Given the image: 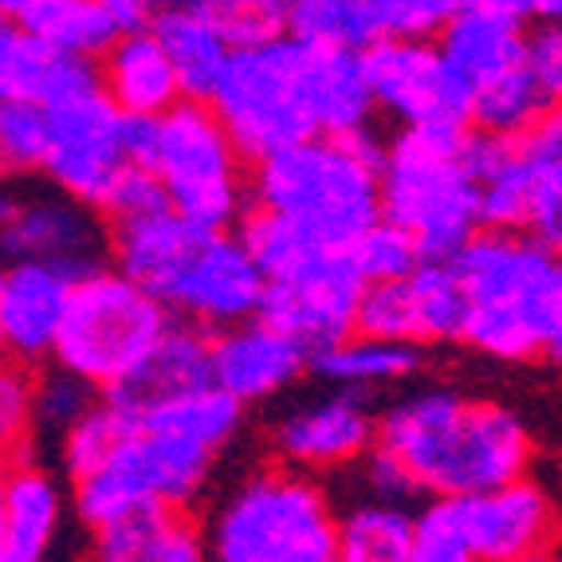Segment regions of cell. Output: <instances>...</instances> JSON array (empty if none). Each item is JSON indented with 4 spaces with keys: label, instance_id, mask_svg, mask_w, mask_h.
Returning a JSON list of instances; mask_svg holds the SVG:
<instances>
[{
    "label": "cell",
    "instance_id": "1",
    "mask_svg": "<svg viewBox=\"0 0 562 562\" xmlns=\"http://www.w3.org/2000/svg\"><path fill=\"white\" fill-rule=\"evenodd\" d=\"M378 445L405 460L422 496L484 492L531 472L535 441L516 409L445 385L409 390L378 413Z\"/></svg>",
    "mask_w": 562,
    "mask_h": 562
},
{
    "label": "cell",
    "instance_id": "2",
    "mask_svg": "<svg viewBox=\"0 0 562 562\" xmlns=\"http://www.w3.org/2000/svg\"><path fill=\"white\" fill-rule=\"evenodd\" d=\"M469 315L460 342L496 362H527L543 355V338L562 311V260L524 228H476L449 256Z\"/></svg>",
    "mask_w": 562,
    "mask_h": 562
},
{
    "label": "cell",
    "instance_id": "3",
    "mask_svg": "<svg viewBox=\"0 0 562 562\" xmlns=\"http://www.w3.org/2000/svg\"><path fill=\"white\" fill-rule=\"evenodd\" d=\"M382 154L385 142L374 126L355 134H307L252 161V205L291 216L327 248H350L382 216Z\"/></svg>",
    "mask_w": 562,
    "mask_h": 562
},
{
    "label": "cell",
    "instance_id": "4",
    "mask_svg": "<svg viewBox=\"0 0 562 562\" xmlns=\"http://www.w3.org/2000/svg\"><path fill=\"white\" fill-rule=\"evenodd\" d=\"M469 122L402 126L385 142L378 205L417 240L422 260H449L476 228L480 181L469 166Z\"/></svg>",
    "mask_w": 562,
    "mask_h": 562
},
{
    "label": "cell",
    "instance_id": "5",
    "mask_svg": "<svg viewBox=\"0 0 562 562\" xmlns=\"http://www.w3.org/2000/svg\"><path fill=\"white\" fill-rule=\"evenodd\" d=\"M126 154L154 169L169 209L209 233L236 228L244 209L252 205V161L205 99H181L158 119L126 114Z\"/></svg>",
    "mask_w": 562,
    "mask_h": 562
},
{
    "label": "cell",
    "instance_id": "6",
    "mask_svg": "<svg viewBox=\"0 0 562 562\" xmlns=\"http://www.w3.org/2000/svg\"><path fill=\"white\" fill-rule=\"evenodd\" d=\"M335 527L338 507L319 476L272 460L216 499L205 547L216 562H335Z\"/></svg>",
    "mask_w": 562,
    "mask_h": 562
},
{
    "label": "cell",
    "instance_id": "7",
    "mask_svg": "<svg viewBox=\"0 0 562 562\" xmlns=\"http://www.w3.org/2000/svg\"><path fill=\"white\" fill-rule=\"evenodd\" d=\"M562 512L531 472L413 512V562H539L559 554Z\"/></svg>",
    "mask_w": 562,
    "mask_h": 562
},
{
    "label": "cell",
    "instance_id": "8",
    "mask_svg": "<svg viewBox=\"0 0 562 562\" xmlns=\"http://www.w3.org/2000/svg\"><path fill=\"white\" fill-rule=\"evenodd\" d=\"M169 323L173 311L166 303L126 280L119 268L99 263L71 288L52 362L91 382L94 390H111L150 355Z\"/></svg>",
    "mask_w": 562,
    "mask_h": 562
},
{
    "label": "cell",
    "instance_id": "9",
    "mask_svg": "<svg viewBox=\"0 0 562 562\" xmlns=\"http://www.w3.org/2000/svg\"><path fill=\"white\" fill-rule=\"evenodd\" d=\"M216 460L213 449L178 432L134 425L87 476L71 480V512L83 531H94L142 504L193 507L205 496Z\"/></svg>",
    "mask_w": 562,
    "mask_h": 562
},
{
    "label": "cell",
    "instance_id": "10",
    "mask_svg": "<svg viewBox=\"0 0 562 562\" xmlns=\"http://www.w3.org/2000/svg\"><path fill=\"white\" fill-rule=\"evenodd\" d=\"M205 103L248 161L315 134L300 83V44L288 36L233 52Z\"/></svg>",
    "mask_w": 562,
    "mask_h": 562
},
{
    "label": "cell",
    "instance_id": "11",
    "mask_svg": "<svg viewBox=\"0 0 562 562\" xmlns=\"http://www.w3.org/2000/svg\"><path fill=\"white\" fill-rule=\"evenodd\" d=\"M47 154L44 173L59 193L103 213V201L119 173L131 166L126 154V114L94 87L76 99L47 106Z\"/></svg>",
    "mask_w": 562,
    "mask_h": 562
},
{
    "label": "cell",
    "instance_id": "12",
    "mask_svg": "<svg viewBox=\"0 0 562 562\" xmlns=\"http://www.w3.org/2000/svg\"><path fill=\"white\" fill-rule=\"evenodd\" d=\"M362 67L378 114L397 126L469 122L472 91L441 56L437 40L378 36L362 52Z\"/></svg>",
    "mask_w": 562,
    "mask_h": 562
},
{
    "label": "cell",
    "instance_id": "13",
    "mask_svg": "<svg viewBox=\"0 0 562 562\" xmlns=\"http://www.w3.org/2000/svg\"><path fill=\"white\" fill-rule=\"evenodd\" d=\"M378 441V409L355 390L315 394L291 405L272 422L268 449L272 460L311 476H335L350 472Z\"/></svg>",
    "mask_w": 562,
    "mask_h": 562
},
{
    "label": "cell",
    "instance_id": "14",
    "mask_svg": "<svg viewBox=\"0 0 562 562\" xmlns=\"http://www.w3.org/2000/svg\"><path fill=\"white\" fill-rule=\"evenodd\" d=\"M362 291L366 276L358 272L350 248H327L291 276L268 280L260 315L315 355L355 330Z\"/></svg>",
    "mask_w": 562,
    "mask_h": 562
},
{
    "label": "cell",
    "instance_id": "15",
    "mask_svg": "<svg viewBox=\"0 0 562 562\" xmlns=\"http://www.w3.org/2000/svg\"><path fill=\"white\" fill-rule=\"evenodd\" d=\"M263 295H268L263 268L244 248L236 228H225V233L205 236L198 260L189 263L169 311L213 335V330H225L233 323L256 319L263 307Z\"/></svg>",
    "mask_w": 562,
    "mask_h": 562
},
{
    "label": "cell",
    "instance_id": "16",
    "mask_svg": "<svg viewBox=\"0 0 562 562\" xmlns=\"http://www.w3.org/2000/svg\"><path fill=\"white\" fill-rule=\"evenodd\" d=\"M209 358H213V382L233 394L244 409L283 397L311 370L307 347L263 315L213 330Z\"/></svg>",
    "mask_w": 562,
    "mask_h": 562
},
{
    "label": "cell",
    "instance_id": "17",
    "mask_svg": "<svg viewBox=\"0 0 562 562\" xmlns=\"http://www.w3.org/2000/svg\"><path fill=\"white\" fill-rule=\"evenodd\" d=\"M79 272L56 260H12L0 272V342L24 366H47Z\"/></svg>",
    "mask_w": 562,
    "mask_h": 562
},
{
    "label": "cell",
    "instance_id": "18",
    "mask_svg": "<svg viewBox=\"0 0 562 562\" xmlns=\"http://www.w3.org/2000/svg\"><path fill=\"white\" fill-rule=\"evenodd\" d=\"M209 228L193 225L178 209H154V213L106 221V256L126 280L169 307L186 280L189 263L198 260Z\"/></svg>",
    "mask_w": 562,
    "mask_h": 562
},
{
    "label": "cell",
    "instance_id": "19",
    "mask_svg": "<svg viewBox=\"0 0 562 562\" xmlns=\"http://www.w3.org/2000/svg\"><path fill=\"white\" fill-rule=\"evenodd\" d=\"M0 252L9 260H56L83 276L106 256V216L67 193L20 201L16 216L0 228Z\"/></svg>",
    "mask_w": 562,
    "mask_h": 562
},
{
    "label": "cell",
    "instance_id": "20",
    "mask_svg": "<svg viewBox=\"0 0 562 562\" xmlns=\"http://www.w3.org/2000/svg\"><path fill=\"white\" fill-rule=\"evenodd\" d=\"M213 382V358H209V330L193 327V323H169L166 335L150 347V355L134 366L131 374L103 390L111 405H119L131 425L158 405L173 402V397L198 390V385Z\"/></svg>",
    "mask_w": 562,
    "mask_h": 562
},
{
    "label": "cell",
    "instance_id": "21",
    "mask_svg": "<svg viewBox=\"0 0 562 562\" xmlns=\"http://www.w3.org/2000/svg\"><path fill=\"white\" fill-rule=\"evenodd\" d=\"M91 554L103 562H201L209 559L205 519L193 516V507L142 504L134 512L106 519L94 531Z\"/></svg>",
    "mask_w": 562,
    "mask_h": 562
},
{
    "label": "cell",
    "instance_id": "22",
    "mask_svg": "<svg viewBox=\"0 0 562 562\" xmlns=\"http://www.w3.org/2000/svg\"><path fill=\"white\" fill-rule=\"evenodd\" d=\"M94 67H99L103 94L131 119H158L186 99L178 71L169 64L166 47L150 32V24L134 32H119L103 56L94 59Z\"/></svg>",
    "mask_w": 562,
    "mask_h": 562
},
{
    "label": "cell",
    "instance_id": "23",
    "mask_svg": "<svg viewBox=\"0 0 562 562\" xmlns=\"http://www.w3.org/2000/svg\"><path fill=\"white\" fill-rule=\"evenodd\" d=\"M67 519L64 484L32 460H12L0 484V531H4V562H40L59 543Z\"/></svg>",
    "mask_w": 562,
    "mask_h": 562
},
{
    "label": "cell",
    "instance_id": "24",
    "mask_svg": "<svg viewBox=\"0 0 562 562\" xmlns=\"http://www.w3.org/2000/svg\"><path fill=\"white\" fill-rule=\"evenodd\" d=\"M432 40L452 64V71L469 83V91L527 59L524 16L487 9V4H460Z\"/></svg>",
    "mask_w": 562,
    "mask_h": 562
},
{
    "label": "cell",
    "instance_id": "25",
    "mask_svg": "<svg viewBox=\"0 0 562 562\" xmlns=\"http://www.w3.org/2000/svg\"><path fill=\"white\" fill-rule=\"evenodd\" d=\"M300 83L315 134H355L374 126L378 106L366 83L362 52L300 44Z\"/></svg>",
    "mask_w": 562,
    "mask_h": 562
},
{
    "label": "cell",
    "instance_id": "26",
    "mask_svg": "<svg viewBox=\"0 0 562 562\" xmlns=\"http://www.w3.org/2000/svg\"><path fill=\"white\" fill-rule=\"evenodd\" d=\"M422 366H425V347L362 335V330H350L338 342L311 355V374L319 378L323 385L355 390V394H374V390L402 385Z\"/></svg>",
    "mask_w": 562,
    "mask_h": 562
},
{
    "label": "cell",
    "instance_id": "27",
    "mask_svg": "<svg viewBox=\"0 0 562 562\" xmlns=\"http://www.w3.org/2000/svg\"><path fill=\"white\" fill-rule=\"evenodd\" d=\"M150 32L166 47L186 99H209L228 56H233V47L209 24L205 12L193 0H166L150 16Z\"/></svg>",
    "mask_w": 562,
    "mask_h": 562
},
{
    "label": "cell",
    "instance_id": "28",
    "mask_svg": "<svg viewBox=\"0 0 562 562\" xmlns=\"http://www.w3.org/2000/svg\"><path fill=\"white\" fill-rule=\"evenodd\" d=\"M335 562H413V507L370 496L338 507Z\"/></svg>",
    "mask_w": 562,
    "mask_h": 562
},
{
    "label": "cell",
    "instance_id": "29",
    "mask_svg": "<svg viewBox=\"0 0 562 562\" xmlns=\"http://www.w3.org/2000/svg\"><path fill=\"white\" fill-rule=\"evenodd\" d=\"M142 429H161L178 432L186 441H198L205 449H213L216 457L240 437L244 429V405L233 394H225L216 382H205L189 394L173 397V402L158 405L142 417Z\"/></svg>",
    "mask_w": 562,
    "mask_h": 562
},
{
    "label": "cell",
    "instance_id": "30",
    "mask_svg": "<svg viewBox=\"0 0 562 562\" xmlns=\"http://www.w3.org/2000/svg\"><path fill=\"white\" fill-rule=\"evenodd\" d=\"M16 20L47 47L83 59H99L119 36L106 0H32Z\"/></svg>",
    "mask_w": 562,
    "mask_h": 562
},
{
    "label": "cell",
    "instance_id": "31",
    "mask_svg": "<svg viewBox=\"0 0 562 562\" xmlns=\"http://www.w3.org/2000/svg\"><path fill=\"white\" fill-rule=\"evenodd\" d=\"M547 103H551V94L539 87V79L531 76V67L524 59L519 67L487 79L472 91L469 126L480 134H496V138H527L539 114L547 111Z\"/></svg>",
    "mask_w": 562,
    "mask_h": 562
},
{
    "label": "cell",
    "instance_id": "32",
    "mask_svg": "<svg viewBox=\"0 0 562 562\" xmlns=\"http://www.w3.org/2000/svg\"><path fill=\"white\" fill-rule=\"evenodd\" d=\"M288 40L330 52H366L382 32L370 0H288Z\"/></svg>",
    "mask_w": 562,
    "mask_h": 562
},
{
    "label": "cell",
    "instance_id": "33",
    "mask_svg": "<svg viewBox=\"0 0 562 562\" xmlns=\"http://www.w3.org/2000/svg\"><path fill=\"white\" fill-rule=\"evenodd\" d=\"M413 300V319H417V342H460V327L469 315V295L460 283L452 260H422L413 272H405Z\"/></svg>",
    "mask_w": 562,
    "mask_h": 562
},
{
    "label": "cell",
    "instance_id": "34",
    "mask_svg": "<svg viewBox=\"0 0 562 562\" xmlns=\"http://www.w3.org/2000/svg\"><path fill=\"white\" fill-rule=\"evenodd\" d=\"M131 429H134L131 417H126L119 405L106 402V397H99V402H94L91 409L64 432V437H56V457H59L64 476L67 480L87 476V472H91Z\"/></svg>",
    "mask_w": 562,
    "mask_h": 562
},
{
    "label": "cell",
    "instance_id": "35",
    "mask_svg": "<svg viewBox=\"0 0 562 562\" xmlns=\"http://www.w3.org/2000/svg\"><path fill=\"white\" fill-rule=\"evenodd\" d=\"M233 52L272 44L288 32V0H193Z\"/></svg>",
    "mask_w": 562,
    "mask_h": 562
},
{
    "label": "cell",
    "instance_id": "36",
    "mask_svg": "<svg viewBox=\"0 0 562 562\" xmlns=\"http://www.w3.org/2000/svg\"><path fill=\"white\" fill-rule=\"evenodd\" d=\"M47 106L24 94L0 99V166L4 173H36L47 154Z\"/></svg>",
    "mask_w": 562,
    "mask_h": 562
},
{
    "label": "cell",
    "instance_id": "37",
    "mask_svg": "<svg viewBox=\"0 0 562 562\" xmlns=\"http://www.w3.org/2000/svg\"><path fill=\"white\" fill-rule=\"evenodd\" d=\"M52 56H56V47H47L44 40L32 36L20 20L0 16V99L24 94V99L40 103Z\"/></svg>",
    "mask_w": 562,
    "mask_h": 562
},
{
    "label": "cell",
    "instance_id": "38",
    "mask_svg": "<svg viewBox=\"0 0 562 562\" xmlns=\"http://www.w3.org/2000/svg\"><path fill=\"white\" fill-rule=\"evenodd\" d=\"M47 366L52 370H36V432L56 441L103 397V390H94L91 382H83V378L64 370V366Z\"/></svg>",
    "mask_w": 562,
    "mask_h": 562
},
{
    "label": "cell",
    "instance_id": "39",
    "mask_svg": "<svg viewBox=\"0 0 562 562\" xmlns=\"http://www.w3.org/2000/svg\"><path fill=\"white\" fill-rule=\"evenodd\" d=\"M350 256H355L358 272L366 276V283L397 280V276L413 272V268L422 263L417 240H413L405 228H397L394 221H385V216H378L374 225L350 244Z\"/></svg>",
    "mask_w": 562,
    "mask_h": 562
},
{
    "label": "cell",
    "instance_id": "40",
    "mask_svg": "<svg viewBox=\"0 0 562 562\" xmlns=\"http://www.w3.org/2000/svg\"><path fill=\"white\" fill-rule=\"evenodd\" d=\"M36 432V366L0 358V445L20 452Z\"/></svg>",
    "mask_w": 562,
    "mask_h": 562
},
{
    "label": "cell",
    "instance_id": "41",
    "mask_svg": "<svg viewBox=\"0 0 562 562\" xmlns=\"http://www.w3.org/2000/svg\"><path fill=\"white\" fill-rule=\"evenodd\" d=\"M524 233L562 248V161L535 154L531 186H527Z\"/></svg>",
    "mask_w": 562,
    "mask_h": 562
},
{
    "label": "cell",
    "instance_id": "42",
    "mask_svg": "<svg viewBox=\"0 0 562 562\" xmlns=\"http://www.w3.org/2000/svg\"><path fill=\"white\" fill-rule=\"evenodd\" d=\"M460 4L469 0H370L378 32L402 40H432Z\"/></svg>",
    "mask_w": 562,
    "mask_h": 562
},
{
    "label": "cell",
    "instance_id": "43",
    "mask_svg": "<svg viewBox=\"0 0 562 562\" xmlns=\"http://www.w3.org/2000/svg\"><path fill=\"white\" fill-rule=\"evenodd\" d=\"M350 472H358V496L390 499V504H413V499L422 496V487H417L413 472L405 469V460L394 457L390 449H382L378 441Z\"/></svg>",
    "mask_w": 562,
    "mask_h": 562
},
{
    "label": "cell",
    "instance_id": "44",
    "mask_svg": "<svg viewBox=\"0 0 562 562\" xmlns=\"http://www.w3.org/2000/svg\"><path fill=\"white\" fill-rule=\"evenodd\" d=\"M166 205H169L166 189H161V181L154 178V169L131 161V166L119 173V181L111 186V193H106L103 216L106 221H122V216L154 213V209H166Z\"/></svg>",
    "mask_w": 562,
    "mask_h": 562
},
{
    "label": "cell",
    "instance_id": "45",
    "mask_svg": "<svg viewBox=\"0 0 562 562\" xmlns=\"http://www.w3.org/2000/svg\"><path fill=\"white\" fill-rule=\"evenodd\" d=\"M527 67L551 99H562V20H539L527 29Z\"/></svg>",
    "mask_w": 562,
    "mask_h": 562
},
{
    "label": "cell",
    "instance_id": "46",
    "mask_svg": "<svg viewBox=\"0 0 562 562\" xmlns=\"http://www.w3.org/2000/svg\"><path fill=\"white\" fill-rule=\"evenodd\" d=\"M524 142L535 154L562 161V99H551V103H547V111L539 114V122H535L531 134H527Z\"/></svg>",
    "mask_w": 562,
    "mask_h": 562
},
{
    "label": "cell",
    "instance_id": "47",
    "mask_svg": "<svg viewBox=\"0 0 562 562\" xmlns=\"http://www.w3.org/2000/svg\"><path fill=\"white\" fill-rule=\"evenodd\" d=\"M469 4H487V9H499V12H512V16H535L539 9V0H469Z\"/></svg>",
    "mask_w": 562,
    "mask_h": 562
},
{
    "label": "cell",
    "instance_id": "48",
    "mask_svg": "<svg viewBox=\"0 0 562 562\" xmlns=\"http://www.w3.org/2000/svg\"><path fill=\"white\" fill-rule=\"evenodd\" d=\"M543 358H547V362H554V366L562 370V311L554 315L551 330H547V338H543Z\"/></svg>",
    "mask_w": 562,
    "mask_h": 562
},
{
    "label": "cell",
    "instance_id": "49",
    "mask_svg": "<svg viewBox=\"0 0 562 562\" xmlns=\"http://www.w3.org/2000/svg\"><path fill=\"white\" fill-rule=\"evenodd\" d=\"M16 209H20V198L12 193L9 186H0V228H4L12 216H16Z\"/></svg>",
    "mask_w": 562,
    "mask_h": 562
},
{
    "label": "cell",
    "instance_id": "50",
    "mask_svg": "<svg viewBox=\"0 0 562 562\" xmlns=\"http://www.w3.org/2000/svg\"><path fill=\"white\" fill-rule=\"evenodd\" d=\"M535 20H562V0H539Z\"/></svg>",
    "mask_w": 562,
    "mask_h": 562
},
{
    "label": "cell",
    "instance_id": "51",
    "mask_svg": "<svg viewBox=\"0 0 562 562\" xmlns=\"http://www.w3.org/2000/svg\"><path fill=\"white\" fill-rule=\"evenodd\" d=\"M29 4H32V0H0V16H12V20H16L20 12L29 9Z\"/></svg>",
    "mask_w": 562,
    "mask_h": 562
},
{
    "label": "cell",
    "instance_id": "52",
    "mask_svg": "<svg viewBox=\"0 0 562 562\" xmlns=\"http://www.w3.org/2000/svg\"><path fill=\"white\" fill-rule=\"evenodd\" d=\"M12 460H16V452H12V449H4V445H0V484H4V476H9Z\"/></svg>",
    "mask_w": 562,
    "mask_h": 562
},
{
    "label": "cell",
    "instance_id": "53",
    "mask_svg": "<svg viewBox=\"0 0 562 562\" xmlns=\"http://www.w3.org/2000/svg\"><path fill=\"white\" fill-rule=\"evenodd\" d=\"M0 562H4V531H0Z\"/></svg>",
    "mask_w": 562,
    "mask_h": 562
},
{
    "label": "cell",
    "instance_id": "54",
    "mask_svg": "<svg viewBox=\"0 0 562 562\" xmlns=\"http://www.w3.org/2000/svg\"><path fill=\"white\" fill-rule=\"evenodd\" d=\"M154 4H166V0H154Z\"/></svg>",
    "mask_w": 562,
    "mask_h": 562
},
{
    "label": "cell",
    "instance_id": "55",
    "mask_svg": "<svg viewBox=\"0 0 562 562\" xmlns=\"http://www.w3.org/2000/svg\"><path fill=\"white\" fill-rule=\"evenodd\" d=\"M559 260H562V248H559Z\"/></svg>",
    "mask_w": 562,
    "mask_h": 562
},
{
    "label": "cell",
    "instance_id": "56",
    "mask_svg": "<svg viewBox=\"0 0 562 562\" xmlns=\"http://www.w3.org/2000/svg\"><path fill=\"white\" fill-rule=\"evenodd\" d=\"M0 173H4V166H0Z\"/></svg>",
    "mask_w": 562,
    "mask_h": 562
}]
</instances>
